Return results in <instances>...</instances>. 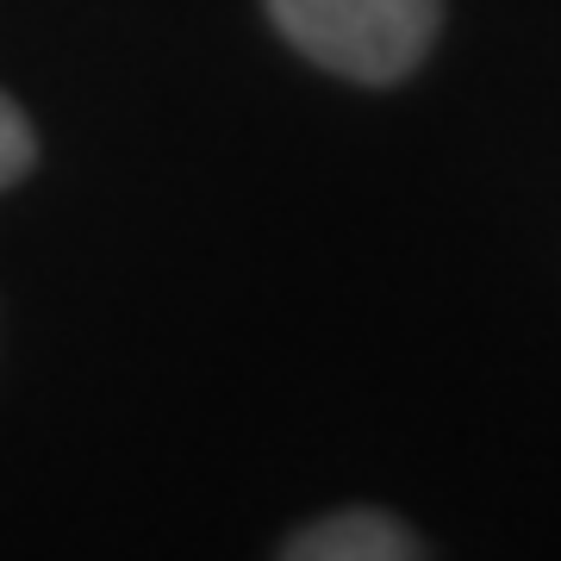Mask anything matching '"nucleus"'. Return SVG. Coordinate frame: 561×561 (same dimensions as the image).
Masks as SVG:
<instances>
[{"instance_id": "1", "label": "nucleus", "mask_w": 561, "mask_h": 561, "mask_svg": "<svg viewBox=\"0 0 561 561\" xmlns=\"http://www.w3.org/2000/svg\"><path fill=\"white\" fill-rule=\"evenodd\" d=\"M280 38L362 88L412 76L443 25V0H268Z\"/></svg>"}, {"instance_id": "2", "label": "nucleus", "mask_w": 561, "mask_h": 561, "mask_svg": "<svg viewBox=\"0 0 561 561\" xmlns=\"http://www.w3.org/2000/svg\"><path fill=\"white\" fill-rule=\"evenodd\" d=\"M280 556L287 561H419L424 542L400 518L356 505V512H331V518L294 530L280 542Z\"/></svg>"}, {"instance_id": "3", "label": "nucleus", "mask_w": 561, "mask_h": 561, "mask_svg": "<svg viewBox=\"0 0 561 561\" xmlns=\"http://www.w3.org/2000/svg\"><path fill=\"white\" fill-rule=\"evenodd\" d=\"M32 162H38V131H32V119L20 106L0 94V187H13Z\"/></svg>"}]
</instances>
